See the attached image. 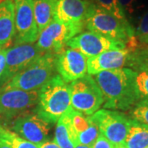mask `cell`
Wrapping results in <instances>:
<instances>
[{"label": "cell", "instance_id": "6da1fadb", "mask_svg": "<svg viewBox=\"0 0 148 148\" xmlns=\"http://www.w3.org/2000/svg\"><path fill=\"white\" fill-rule=\"evenodd\" d=\"M138 72L129 68L107 70L95 75L96 83L104 96V108L131 110L140 101L137 86Z\"/></svg>", "mask_w": 148, "mask_h": 148}, {"label": "cell", "instance_id": "7a4b0ae2", "mask_svg": "<svg viewBox=\"0 0 148 148\" xmlns=\"http://www.w3.org/2000/svg\"><path fill=\"white\" fill-rule=\"evenodd\" d=\"M72 107L70 86L59 75H54L39 90L35 113L43 120L54 123Z\"/></svg>", "mask_w": 148, "mask_h": 148}, {"label": "cell", "instance_id": "3957f363", "mask_svg": "<svg viewBox=\"0 0 148 148\" xmlns=\"http://www.w3.org/2000/svg\"><path fill=\"white\" fill-rule=\"evenodd\" d=\"M85 27L90 32L124 43L130 51L136 50L139 46V42L134 34V28L130 23L123 22L95 3L91 6L85 21Z\"/></svg>", "mask_w": 148, "mask_h": 148}, {"label": "cell", "instance_id": "277c9868", "mask_svg": "<svg viewBox=\"0 0 148 148\" xmlns=\"http://www.w3.org/2000/svg\"><path fill=\"white\" fill-rule=\"evenodd\" d=\"M56 56L57 53L45 52L1 86V90H40L48 81L56 75Z\"/></svg>", "mask_w": 148, "mask_h": 148}, {"label": "cell", "instance_id": "5b68a950", "mask_svg": "<svg viewBox=\"0 0 148 148\" xmlns=\"http://www.w3.org/2000/svg\"><path fill=\"white\" fill-rule=\"evenodd\" d=\"M71 105L85 115H92L104 104V96L95 80L89 74L71 82Z\"/></svg>", "mask_w": 148, "mask_h": 148}, {"label": "cell", "instance_id": "8992f818", "mask_svg": "<svg viewBox=\"0 0 148 148\" xmlns=\"http://www.w3.org/2000/svg\"><path fill=\"white\" fill-rule=\"evenodd\" d=\"M99 132L114 147L123 145L127 138L131 119L120 111L102 109L90 117Z\"/></svg>", "mask_w": 148, "mask_h": 148}, {"label": "cell", "instance_id": "52a82bcc", "mask_svg": "<svg viewBox=\"0 0 148 148\" xmlns=\"http://www.w3.org/2000/svg\"><path fill=\"white\" fill-rule=\"evenodd\" d=\"M85 24L64 23L53 19L40 33L36 45L44 52L58 53L73 37L84 29Z\"/></svg>", "mask_w": 148, "mask_h": 148}, {"label": "cell", "instance_id": "ba28073f", "mask_svg": "<svg viewBox=\"0 0 148 148\" xmlns=\"http://www.w3.org/2000/svg\"><path fill=\"white\" fill-rule=\"evenodd\" d=\"M45 53L33 44L15 45L7 49L5 69L0 77V87Z\"/></svg>", "mask_w": 148, "mask_h": 148}, {"label": "cell", "instance_id": "9c48e42d", "mask_svg": "<svg viewBox=\"0 0 148 148\" xmlns=\"http://www.w3.org/2000/svg\"><path fill=\"white\" fill-rule=\"evenodd\" d=\"M15 8V44H33L39 31L34 15V0H13Z\"/></svg>", "mask_w": 148, "mask_h": 148}, {"label": "cell", "instance_id": "30bf717a", "mask_svg": "<svg viewBox=\"0 0 148 148\" xmlns=\"http://www.w3.org/2000/svg\"><path fill=\"white\" fill-rule=\"evenodd\" d=\"M66 46L79 51L88 58L105 51L127 48L124 43L113 40L90 31L81 32L73 37L67 42Z\"/></svg>", "mask_w": 148, "mask_h": 148}, {"label": "cell", "instance_id": "8fae6325", "mask_svg": "<svg viewBox=\"0 0 148 148\" xmlns=\"http://www.w3.org/2000/svg\"><path fill=\"white\" fill-rule=\"evenodd\" d=\"M39 100V90L18 89L0 91V115L6 118L17 117L36 108Z\"/></svg>", "mask_w": 148, "mask_h": 148}, {"label": "cell", "instance_id": "7c38bea8", "mask_svg": "<svg viewBox=\"0 0 148 148\" xmlns=\"http://www.w3.org/2000/svg\"><path fill=\"white\" fill-rule=\"evenodd\" d=\"M12 129L22 138L40 146L49 141L51 123L43 120L35 112L30 111L16 117Z\"/></svg>", "mask_w": 148, "mask_h": 148}, {"label": "cell", "instance_id": "4fadbf2b", "mask_svg": "<svg viewBox=\"0 0 148 148\" xmlns=\"http://www.w3.org/2000/svg\"><path fill=\"white\" fill-rule=\"evenodd\" d=\"M87 59L76 49H63L56 56V70L65 82H73L87 73Z\"/></svg>", "mask_w": 148, "mask_h": 148}, {"label": "cell", "instance_id": "5bb4252c", "mask_svg": "<svg viewBox=\"0 0 148 148\" xmlns=\"http://www.w3.org/2000/svg\"><path fill=\"white\" fill-rule=\"evenodd\" d=\"M54 19L70 24H85L93 0H52Z\"/></svg>", "mask_w": 148, "mask_h": 148}, {"label": "cell", "instance_id": "9a60e30c", "mask_svg": "<svg viewBox=\"0 0 148 148\" xmlns=\"http://www.w3.org/2000/svg\"><path fill=\"white\" fill-rule=\"evenodd\" d=\"M131 51L125 48L108 50L87 59V73L96 75L107 70L121 69L129 66Z\"/></svg>", "mask_w": 148, "mask_h": 148}, {"label": "cell", "instance_id": "2e32d148", "mask_svg": "<svg viewBox=\"0 0 148 148\" xmlns=\"http://www.w3.org/2000/svg\"><path fill=\"white\" fill-rule=\"evenodd\" d=\"M15 36L13 0L0 1V48H7Z\"/></svg>", "mask_w": 148, "mask_h": 148}, {"label": "cell", "instance_id": "e0dca14e", "mask_svg": "<svg viewBox=\"0 0 148 148\" xmlns=\"http://www.w3.org/2000/svg\"><path fill=\"white\" fill-rule=\"evenodd\" d=\"M54 141L60 148H75L77 145V136L72 127L67 112L57 122Z\"/></svg>", "mask_w": 148, "mask_h": 148}, {"label": "cell", "instance_id": "ac0fdd59", "mask_svg": "<svg viewBox=\"0 0 148 148\" xmlns=\"http://www.w3.org/2000/svg\"><path fill=\"white\" fill-rule=\"evenodd\" d=\"M123 145L127 148L147 147L148 125L131 119L127 138Z\"/></svg>", "mask_w": 148, "mask_h": 148}, {"label": "cell", "instance_id": "d6986e66", "mask_svg": "<svg viewBox=\"0 0 148 148\" xmlns=\"http://www.w3.org/2000/svg\"><path fill=\"white\" fill-rule=\"evenodd\" d=\"M34 15L39 33L54 19L52 0H35Z\"/></svg>", "mask_w": 148, "mask_h": 148}, {"label": "cell", "instance_id": "ffe728a7", "mask_svg": "<svg viewBox=\"0 0 148 148\" xmlns=\"http://www.w3.org/2000/svg\"><path fill=\"white\" fill-rule=\"evenodd\" d=\"M0 138L8 143L12 148H39V146L22 138L14 132L10 131L8 128L2 126L1 124Z\"/></svg>", "mask_w": 148, "mask_h": 148}, {"label": "cell", "instance_id": "44dd1931", "mask_svg": "<svg viewBox=\"0 0 148 148\" xmlns=\"http://www.w3.org/2000/svg\"><path fill=\"white\" fill-rule=\"evenodd\" d=\"M93 2L95 5L108 12L119 20L124 23H129L119 3V0H93Z\"/></svg>", "mask_w": 148, "mask_h": 148}, {"label": "cell", "instance_id": "7402d4cb", "mask_svg": "<svg viewBox=\"0 0 148 148\" xmlns=\"http://www.w3.org/2000/svg\"><path fill=\"white\" fill-rule=\"evenodd\" d=\"M72 127L77 136L82 132L85 131L89 127L90 123V117L85 116L82 113L75 110L73 107H71L68 111Z\"/></svg>", "mask_w": 148, "mask_h": 148}, {"label": "cell", "instance_id": "603a6c76", "mask_svg": "<svg viewBox=\"0 0 148 148\" xmlns=\"http://www.w3.org/2000/svg\"><path fill=\"white\" fill-rule=\"evenodd\" d=\"M99 129L90 119L89 127L85 131L82 132L77 135V143L78 145H86V146H92L99 135Z\"/></svg>", "mask_w": 148, "mask_h": 148}, {"label": "cell", "instance_id": "cb8c5ba5", "mask_svg": "<svg viewBox=\"0 0 148 148\" xmlns=\"http://www.w3.org/2000/svg\"><path fill=\"white\" fill-rule=\"evenodd\" d=\"M131 116L133 119L148 125V101H138L131 110Z\"/></svg>", "mask_w": 148, "mask_h": 148}, {"label": "cell", "instance_id": "d4e9b609", "mask_svg": "<svg viewBox=\"0 0 148 148\" xmlns=\"http://www.w3.org/2000/svg\"><path fill=\"white\" fill-rule=\"evenodd\" d=\"M136 82L140 100L148 101V70L138 73Z\"/></svg>", "mask_w": 148, "mask_h": 148}, {"label": "cell", "instance_id": "484cf974", "mask_svg": "<svg viewBox=\"0 0 148 148\" xmlns=\"http://www.w3.org/2000/svg\"><path fill=\"white\" fill-rule=\"evenodd\" d=\"M134 34L138 40L148 36V10L145 12L140 17L137 27L134 28Z\"/></svg>", "mask_w": 148, "mask_h": 148}, {"label": "cell", "instance_id": "4316f807", "mask_svg": "<svg viewBox=\"0 0 148 148\" xmlns=\"http://www.w3.org/2000/svg\"><path fill=\"white\" fill-rule=\"evenodd\" d=\"M119 3L127 18L133 16L142 7L139 0H119Z\"/></svg>", "mask_w": 148, "mask_h": 148}, {"label": "cell", "instance_id": "83f0119b", "mask_svg": "<svg viewBox=\"0 0 148 148\" xmlns=\"http://www.w3.org/2000/svg\"><path fill=\"white\" fill-rule=\"evenodd\" d=\"M91 148H114V145H113L100 132L98 138L95 140V143H93Z\"/></svg>", "mask_w": 148, "mask_h": 148}, {"label": "cell", "instance_id": "f1b7e54d", "mask_svg": "<svg viewBox=\"0 0 148 148\" xmlns=\"http://www.w3.org/2000/svg\"><path fill=\"white\" fill-rule=\"evenodd\" d=\"M6 52H7V48H0V77L3 75V71L5 69Z\"/></svg>", "mask_w": 148, "mask_h": 148}, {"label": "cell", "instance_id": "f546056e", "mask_svg": "<svg viewBox=\"0 0 148 148\" xmlns=\"http://www.w3.org/2000/svg\"><path fill=\"white\" fill-rule=\"evenodd\" d=\"M39 148H60L57 143L53 141H47L39 146Z\"/></svg>", "mask_w": 148, "mask_h": 148}, {"label": "cell", "instance_id": "4dcf8cb0", "mask_svg": "<svg viewBox=\"0 0 148 148\" xmlns=\"http://www.w3.org/2000/svg\"><path fill=\"white\" fill-rule=\"evenodd\" d=\"M0 148H12L8 143H6L4 140L0 138Z\"/></svg>", "mask_w": 148, "mask_h": 148}, {"label": "cell", "instance_id": "1f68e13d", "mask_svg": "<svg viewBox=\"0 0 148 148\" xmlns=\"http://www.w3.org/2000/svg\"><path fill=\"white\" fill-rule=\"evenodd\" d=\"M139 47L142 48L143 50L147 53L148 55V44H146V45H143V44H140L139 43Z\"/></svg>", "mask_w": 148, "mask_h": 148}, {"label": "cell", "instance_id": "d6a6232c", "mask_svg": "<svg viewBox=\"0 0 148 148\" xmlns=\"http://www.w3.org/2000/svg\"><path fill=\"white\" fill-rule=\"evenodd\" d=\"M138 42L140 44H143V45H146V44H148V36L145 38H143L142 40H138Z\"/></svg>", "mask_w": 148, "mask_h": 148}, {"label": "cell", "instance_id": "836d02e7", "mask_svg": "<svg viewBox=\"0 0 148 148\" xmlns=\"http://www.w3.org/2000/svg\"><path fill=\"white\" fill-rule=\"evenodd\" d=\"M92 146H86V145H77L75 148H91Z\"/></svg>", "mask_w": 148, "mask_h": 148}, {"label": "cell", "instance_id": "e575fe53", "mask_svg": "<svg viewBox=\"0 0 148 148\" xmlns=\"http://www.w3.org/2000/svg\"><path fill=\"white\" fill-rule=\"evenodd\" d=\"M114 148H127L126 146H124V145H119V146H116V147H114Z\"/></svg>", "mask_w": 148, "mask_h": 148}, {"label": "cell", "instance_id": "d590c367", "mask_svg": "<svg viewBox=\"0 0 148 148\" xmlns=\"http://www.w3.org/2000/svg\"><path fill=\"white\" fill-rule=\"evenodd\" d=\"M0 91H1V87H0Z\"/></svg>", "mask_w": 148, "mask_h": 148}, {"label": "cell", "instance_id": "8d00e7d4", "mask_svg": "<svg viewBox=\"0 0 148 148\" xmlns=\"http://www.w3.org/2000/svg\"><path fill=\"white\" fill-rule=\"evenodd\" d=\"M146 148H148V147H146Z\"/></svg>", "mask_w": 148, "mask_h": 148}]
</instances>
